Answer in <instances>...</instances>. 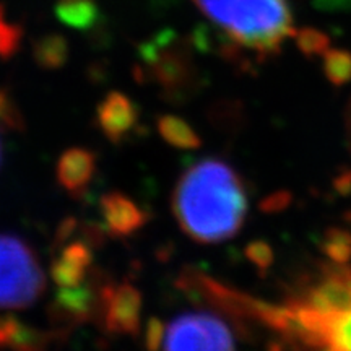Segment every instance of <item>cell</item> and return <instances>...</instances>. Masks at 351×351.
I'll use <instances>...</instances> for the list:
<instances>
[{
    "instance_id": "cell-28",
    "label": "cell",
    "mask_w": 351,
    "mask_h": 351,
    "mask_svg": "<svg viewBox=\"0 0 351 351\" xmlns=\"http://www.w3.org/2000/svg\"><path fill=\"white\" fill-rule=\"evenodd\" d=\"M335 187L340 194H350L351 192V173H343L335 181Z\"/></svg>"
},
{
    "instance_id": "cell-10",
    "label": "cell",
    "mask_w": 351,
    "mask_h": 351,
    "mask_svg": "<svg viewBox=\"0 0 351 351\" xmlns=\"http://www.w3.org/2000/svg\"><path fill=\"white\" fill-rule=\"evenodd\" d=\"M93 245L82 238L54 247L51 275L57 287H77L86 280L93 263Z\"/></svg>"
},
{
    "instance_id": "cell-19",
    "label": "cell",
    "mask_w": 351,
    "mask_h": 351,
    "mask_svg": "<svg viewBox=\"0 0 351 351\" xmlns=\"http://www.w3.org/2000/svg\"><path fill=\"white\" fill-rule=\"evenodd\" d=\"M324 75L333 86H343L351 82V52L345 49H330L322 56Z\"/></svg>"
},
{
    "instance_id": "cell-20",
    "label": "cell",
    "mask_w": 351,
    "mask_h": 351,
    "mask_svg": "<svg viewBox=\"0 0 351 351\" xmlns=\"http://www.w3.org/2000/svg\"><path fill=\"white\" fill-rule=\"evenodd\" d=\"M320 249L333 263H348L351 261V232L341 228H328L324 232Z\"/></svg>"
},
{
    "instance_id": "cell-12",
    "label": "cell",
    "mask_w": 351,
    "mask_h": 351,
    "mask_svg": "<svg viewBox=\"0 0 351 351\" xmlns=\"http://www.w3.org/2000/svg\"><path fill=\"white\" fill-rule=\"evenodd\" d=\"M106 232L112 238H129L147 225L148 215L129 195L119 191L108 192L99 200Z\"/></svg>"
},
{
    "instance_id": "cell-23",
    "label": "cell",
    "mask_w": 351,
    "mask_h": 351,
    "mask_svg": "<svg viewBox=\"0 0 351 351\" xmlns=\"http://www.w3.org/2000/svg\"><path fill=\"white\" fill-rule=\"evenodd\" d=\"M0 130L23 132L25 119L7 88H0Z\"/></svg>"
},
{
    "instance_id": "cell-9",
    "label": "cell",
    "mask_w": 351,
    "mask_h": 351,
    "mask_svg": "<svg viewBox=\"0 0 351 351\" xmlns=\"http://www.w3.org/2000/svg\"><path fill=\"white\" fill-rule=\"evenodd\" d=\"M295 301L324 322L350 309L351 269L346 263H326L317 282L311 285Z\"/></svg>"
},
{
    "instance_id": "cell-24",
    "label": "cell",
    "mask_w": 351,
    "mask_h": 351,
    "mask_svg": "<svg viewBox=\"0 0 351 351\" xmlns=\"http://www.w3.org/2000/svg\"><path fill=\"white\" fill-rule=\"evenodd\" d=\"M245 257L252 263L254 267L262 274H265L267 270L274 265L275 261V252L270 243L263 239H254L245 245Z\"/></svg>"
},
{
    "instance_id": "cell-25",
    "label": "cell",
    "mask_w": 351,
    "mask_h": 351,
    "mask_svg": "<svg viewBox=\"0 0 351 351\" xmlns=\"http://www.w3.org/2000/svg\"><path fill=\"white\" fill-rule=\"evenodd\" d=\"M165 333V324L160 319L152 317L147 322V327H145V346L148 350H158L160 346H163Z\"/></svg>"
},
{
    "instance_id": "cell-6",
    "label": "cell",
    "mask_w": 351,
    "mask_h": 351,
    "mask_svg": "<svg viewBox=\"0 0 351 351\" xmlns=\"http://www.w3.org/2000/svg\"><path fill=\"white\" fill-rule=\"evenodd\" d=\"M142 293L129 280L112 283L103 276L95 322L109 335L138 337L142 328Z\"/></svg>"
},
{
    "instance_id": "cell-18",
    "label": "cell",
    "mask_w": 351,
    "mask_h": 351,
    "mask_svg": "<svg viewBox=\"0 0 351 351\" xmlns=\"http://www.w3.org/2000/svg\"><path fill=\"white\" fill-rule=\"evenodd\" d=\"M322 348L351 351V307L326 320L322 328Z\"/></svg>"
},
{
    "instance_id": "cell-5",
    "label": "cell",
    "mask_w": 351,
    "mask_h": 351,
    "mask_svg": "<svg viewBox=\"0 0 351 351\" xmlns=\"http://www.w3.org/2000/svg\"><path fill=\"white\" fill-rule=\"evenodd\" d=\"M46 289V276L32 245L0 234V309H26Z\"/></svg>"
},
{
    "instance_id": "cell-17",
    "label": "cell",
    "mask_w": 351,
    "mask_h": 351,
    "mask_svg": "<svg viewBox=\"0 0 351 351\" xmlns=\"http://www.w3.org/2000/svg\"><path fill=\"white\" fill-rule=\"evenodd\" d=\"M33 59L38 67L57 70L64 67L69 59V43L62 34H44L33 43Z\"/></svg>"
},
{
    "instance_id": "cell-3",
    "label": "cell",
    "mask_w": 351,
    "mask_h": 351,
    "mask_svg": "<svg viewBox=\"0 0 351 351\" xmlns=\"http://www.w3.org/2000/svg\"><path fill=\"white\" fill-rule=\"evenodd\" d=\"M138 77L155 82L169 99H181L195 88L192 41L171 29L155 34L138 47Z\"/></svg>"
},
{
    "instance_id": "cell-1",
    "label": "cell",
    "mask_w": 351,
    "mask_h": 351,
    "mask_svg": "<svg viewBox=\"0 0 351 351\" xmlns=\"http://www.w3.org/2000/svg\"><path fill=\"white\" fill-rule=\"evenodd\" d=\"M171 205L179 228L200 244L238 234L249 208L243 179L218 158L192 165L176 184Z\"/></svg>"
},
{
    "instance_id": "cell-13",
    "label": "cell",
    "mask_w": 351,
    "mask_h": 351,
    "mask_svg": "<svg viewBox=\"0 0 351 351\" xmlns=\"http://www.w3.org/2000/svg\"><path fill=\"white\" fill-rule=\"evenodd\" d=\"M96 171V155L88 148L73 147L60 155L56 166L59 186L72 197H82L93 181Z\"/></svg>"
},
{
    "instance_id": "cell-27",
    "label": "cell",
    "mask_w": 351,
    "mask_h": 351,
    "mask_svg": "<svg viewBox=\"0 0 351 351\" xmlns=\"http://www.w3.org/2000/svg\"><path fill=\"white\" fill-rule=\"evenodd\" d=\"M314 5L327 12L351 10V0H314Z\"/></svg>"
},
{
    "instance_id": "cell-29",
    "label": "cell",
    "mask_w": 351,
    "mask_h": 351,
    "mask_svg": "<svg viewBox=\"0 0 351 351\" xmlns=\"http://www.w3.org/2000/svg\"><path fill=\"white\" fill-rule=\"evenodd\" d=\"M0 165H2V143H0Z\"/></svg>"
},
{
    "instance_id": "cell-21",
    "label": "cell",
    "mask_w": 351,
    "mask_h": 351,
    "mask_svg": "<svg viewBox=\"0 0 351 351\" xmlns=\"http://www.w3.org/2000/svg\"><path fill=\"white\" fill-rule=\"evenodd\" d=\"M23 39V28L10 23L5 19V7L0 3V59H10L20 49Z\"/></svg>"
},
{
    "instance_id": "cell-15",
    "label": "cell",
    "mask_w": 351,
    "mask_h": 351,
    "mask_svg": "<svg viewBox=\"0 0 351 351\" xmlns=\"http://www.w3.org/2000/svg\"><path fill=\"white\" fill-rule=\"evenodd\" d=\"M56 16L69 28L86 32L99 20V7L96 0H57Z\"/></svg>"
},
{
    "instance_id": "cell-26",
    "label": "cell",
    "mask_w": 351,
    "mask_h": 351,
    "mask_svg": "<svg viewBox=\"0 0 351 351\" xmlns=\"http://www.w3.org/2000/svg\"><path fill=\"white\" fill-rule=\"evenodd\" d=\"M289 202H291V194H288V192H275L274 195L267 197V199L262 202L261 208L267 213H276L287 208Z\"/></svg>"
},
{
    "instance_id": "cell-2",
    "label": "cell",
    "mask_w": 351,
    "mask_h": 351,
    "mask_svg": "<svg viewBox=\"0 0 351 351\" xmlns=\"http://www.w3.org/2000/svg\"><path fill=\"white\" fill-rule=\"evenodd\" d=\"M232 46L261 56L280 52L295 36L293 12L288 0H192Z\"/></svg>"
},
{
    "instance_id": "cell-22",
    "label": "cell",
    "mask_w": 351,
    "mask_h": 351,
    "mask_svg": "<svg viewBox=\"0 0 351 351\" xmlns=\"http://www.w3.org/2000/svg\"><path fill=\"white\" fill-rule=\"evenodd\" d=\"M296 46L302 56L314 59V57H322L330 47V39L327 34L315 28H302L296 34Z\"/></svg>"
},
{
    "instance_id": "cell-11",
    "label": "cell",
    "mask_w": 351,
    "mask_h": 351,
    "mask_svg": "<svg viewBox=\"0 0 351 351\" xmlns=\"http://www.w3.org/2000/svg\"><path fill=\"white\" fill-rule=\"evenodd\" d=\"M96 122L111 143H122L135 130L138 109L129 96L111 91L96 108Z\"/></svg>"
},
{
    "instance_id": "cell-7",
    "label": "cell",
    "mask_w": 351,
    "mask_h": 351,
    "mask_svg": "<svg viewBox=\"0 0 351 351\" xmlns=\"http://www.w3.org/2000/svg\"><path fill=\"white\" fill-rule=\"evenodd\" d=\"M236 340L226 322L210 313L182 314L166 326L165 350H213L226 351Z\"/></svg>"
},
{
    "instance_id": "cell-4",
    "label": "cell",
    "mask_w": 351,
    "mask_h": 351,
    "mask_svg": "<svg viewBox=\"0 0 351 351\" xmlns=\"http://www.w3.org/2000/svg\"><path fill=\"white\" fill-rule=\"evenodd\" d=\"M179 288L187 293L192 300L204 302L219 313L230 314L232 317H245L257 320L263 326L274 328L275 332L287 335L289 309L288 306H274L244 295L221 285L212 276L202 274L195 269H186L181 271L178 282Z\"/></svg>"
},
{
    "instance_id": "cell-16",
    "label": "cell",
    "mask_w": 351,
    "mask_h": 351,
    "mask_svg": "<svg viewBox=\"0 0 351 351\" xmlns=\"http://www.w3.org/2000/svg\"><path fill=\"white\" fill-rule=\"evenodd\" d=\"M156 129L166 143L179 150H195L202 145V138L194 127L182 117L173 116V114H163L158 117Z\"/></svg>"
},
{
    "instance_id": "cell-14",
    "label": "cell",
    "mask_w": 351,
    "mask_h": 351,
    "mask_svg": "<svg viewBox=\"0 0 351 351\" xmlns=\"http://www.w3.org/2000/svg\"><path fill=\"white\" fill-rule=\"evenodd\" d=\"M67 333L56 330H39L25 326L10 314H0V346L15 350H46L51 345L67 339Z\"/></svg>"
},
{
    "instance_id": "cell-8",
    "label": "cell",
    "mask_w": 351,
    "mask_h": 351,
    "mask_svg": "<svg viewBox=\"0 0 351 351\" xmlns=\"http://www.w3.org/2000/svg\"><path fill=\"white\" fill-rule=\"evenodd\" d=\"M101 271H91L77 287H60L49 306L47 317L52 328L70 333L72 328L93 320L98 309V291L103 280Z\"/></svg>"
}]
</instances>
